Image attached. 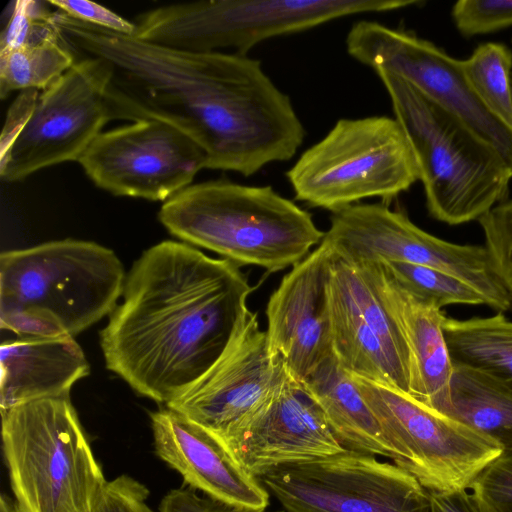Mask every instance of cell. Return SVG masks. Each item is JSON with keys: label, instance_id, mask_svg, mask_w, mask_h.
I'll return each mask as SVG.
<instances>
[{"label": "cell", "instance_id": "3957f363", "mask_svg": "<svg viewBox=\"0 0 512 512\" xmlns=\"http://www.w3.org/2000/svg\"><path fill=\"white\" fill-rule=\"evenodd\" d=\"M158 217L184 243L269 272L293 267L325 236L308 211L272 186L227 179L191 184L165 201Z\"/></svg>", "mask_w": 512, "mask_h": 512}, {"label": "cell", "instance_id": "7c38bea8", "mask_svg": "<svg viewBox=\"0 0 512 512\" xmlns=\"http://www.w3.org/2000/svg\"><path fill=\"white\" fill-rule=\"evenodd\" d=\"M285 512H427L410 473L352 450L276 467L259 478Z\"/></svg>", "mask_w": 512, "mask_h": 512}, {"label": "cell", "instance_id": "277c9868", "mask_svg": "<svg viewBox=\"0 0 512 512\" xmlns=\"http://www.w3.org/2000/svg\"><path fill=\"white\" fill-rule=\"evenodd\" d=\"M375 73L413 151L432 218L448 225L478 221L509 199L512 173L494 149L402 78Z\"/></svg>", "mask_w": 512, "mask_h": 512}, {"label": "cell", "instance_id": "30bf717a", "mask_svg": "<svg viewBox=\"0 0 512 512\" xmlns=\"http://www.w3.org/2000/svg\"><path fill=\"white\" fill-rule=\"evenodd\" d=\"M324 239L349 261H396L435 268L472 285L496 312L504 313L512 306L484 246L440 239L385 203H358L332 213Z\"/></svg>", "mask_w": 512, "mask_h": 512}, {"label": "cell", "instance_id": "d6986e66", "mask_svg": "<svg viewBox=\"0 0 512 512\" xmlns=\"http://www.w3.org/2000/svg\"><path fill=\"white\" fill-rule=\"evenodd\" d=\"M352 263L372 285L405 339L409 395L441 413L449 400L455 366L443 329L446 314L398 285L379 261Z\"/></svg>", "mask_w": 512, "mask_h": 512}, {"label": "cell", "instance_id": "f546056e", "mask_svg": "<svg viewBox=\"0 0 512 512\" xmlns=\"http://www.w3.org/2000/svg\"><path fill=\"white\" fill-rule=\"evenodd\" d=\"M492 271L512 298V199L478 220Z\"/></svg>", "mask_w": 512, "mask_h": 512}, {"label": "cell", "instance_id": "8992f818", "mask_svg": "<svg viewBox=\"0 0 512 512\" xmlns=\"http://www.w3.org/2000/svg\"><path fill=\"white\" fill-rule=\"evenodd\" d=\"M419 0H205L160 6L137 16L136 38L177 50L233 49L247 55L273 37L365 13L422 5Z\"/></svg>", "mask_w": 512, "mask_h": 512}, {"label": "cell", "instance_id": "9a60e30c", "mask_svg": "<svg viewBox=\"0 0 512 512\" xmlns=\"http://www.w3.org/2000/svg\"><path fill=\"white\" fill-rule=\"evenodd\" d=\"M287 373L282 359L271 354L257 313L248 310L219 359L164 406L224 445L267 403Z\"/></svg>", "mask_w": 512, "mask_h": 512}, {"label": "cell", "instance_id": "9c48e42d", "mask_svg": "<svg viewBox=\"0 0 512 512\" xmlns=\"http://www.w3.org/2000/svg\"><path fill=\"white\" fill-rule=\"evenodd\" d=\"M352 376L394 449V464L413 475L425 489H468L502 453L496 441L409 394Z\"/></svg>", "mask_w": 512, "mask_h": 512}, {"label": "cell", "instance_id": "d6a6232c", "mask_svg": "<svg viewBox=\"0 0 512 512\" xmlns=\"http://www.w3.org/2000/svg\"><path fill=\"white\" fill-rule=\"evenodd\" d=\"M149 491L128 475L108 481L92 512H154L148 505Z\"/></svg>", "mask_w": 512, "mask_h": 512}, {"label": "cell", "instance_id": "5b68a950", "mask_svg": "<svg viewBox=\"0 0 512 512\" xmlns=\"http://www.w3.org/2000/svg\"><path fill=\"white\" fill-rule=\"evenodd\" d=\"M2 447L19 512H92L107 484L70 397L1 411Z\"/></svg>", "mask_w": 512, "mask_h": 512}, {"label": "cell", "instance_id": "44dd1931", "mask_svg": "<svg viewBox=\"0 0 512 512\" xmlns=\"http://www.w3.org/2000/svg\"><path fill=\"white\" fill-rule=\"evenodd\" d=\"M320 406L345 450L379 455L395 461V452L353 376L335 354L321 362L302 382Z\"/></svg>", "mask_w": 512, "mask_h": 512}, {"label": "cell", "instance_id": "2e32d148", "mask_svg": "<svg viewBox=\"0 0 512 512\" xmlns=\"http://www.w3.org/2000/svg\"><path fill=\"white\" fill-rule=\"evenodd\" d=\"M332 257L333 248L323 238L284 275L267 303L269 350L300 382L334 354L329 305Z\"/></svg>", "mask_w": 512, "mask_h": 512}, {"label": "cell", "instance_id": "ffe728a7", "mask_svg": "<svg viewBox=\"0 0 512 512\" xmlns=\"http://www.w3.org/2000/svg\"><path fill=\"white\" fill-rule=\"evenodd\" d=\"M0 371V411H5L35 400L70 397L90 367L74 338L19 337L1 344Z\"/></svg>", "mask_w": 512, "mask_h": 512}, {"label": "cell", "instance_id": "484cf974", "mask_svg": "<svg viewBox=\"0 0 512 512\" xmlns=\"http://www.w3.org/2000/svg\"><path fill=\"white\" fill-rule=\"evenodd\" d=\"M331 269L345 286L361 316L378 336L393 365L409 387V352L396 321L357 267L334 250Z\"/></svg>", "mask_w": 512, "mask_h": 512}, {"label": "cell", "instance_id": "8fae6325", "mask_svg": "<svg viewBox=\"0 0 512 512\" xmlns=\"http://www.w3.org/2000/svg\"><path fill=\"white\" fill-rule=\"evenodd\" d=\"M348 54L375 72L382 69L413 86L494 149L512 173V129L495 118L468 84L461 60L412 31L374 20L353 23Z\"/></svg>", "mask_w": 512, "mask_h": 512}, {"label": "cell", "instance_id": "d590c367", "mask_svg": "<svg viewBox=\"0 0 512 512\" xmlns=\"http://www.w3.org/2000/svg\"><path fill=\"white\" fill-rule=\"evenodd\" d=\"M39 92L36 89L22 90L11 104L0 140V160L5 158L14 142L26 126L36 105Z\"/></svg>", "mask_w": 512, "mask_h": 512}, {"label": "cell", "instance_id": "e0dca14e", "mask_svg": "<svg viewBox=\"0 0 512 512\" xmlns=\"http://www.w3.org/2000/svg\"><path fill=\"white\" fill-rule=\"evenodd\" d=\"M223 446L258 479L282 465L345 451L312 394L288 373L267 403Z\"/></svg>", "mask_w": 512, "mask_h": 512}, {"label": "cell", "instance_id": "74e56055", "mask_svg": "<svg viewBox=\"0 0 512 512\" xmlns=\"http://www.w3.org/2000/svg\"><path fill=\"white\" fill-rule=\"evenodd\" d=\"M0 512H19L15 502L8 496L2 495L0 498Z\"/></svg>", "mask_w": 512, "mask_h": 512}, {"label": "cell", "instance_id": "cb8c5ba5", "mask_svg": "<svg viewBox=\"0 0 512 512\" xmlns=\"http://www.w3.org/2000/svg\"><path fill=\"white\" fill-rule=\"evenodd\" d=\"M454 364L482 371L512 387V321L504 313L469 319L444 318Z\"/></svg>", "mask_w": 512, "mask_h": 512}, {"label": "cell", "instance_id": "6da1fadb", "mask_svg": "<svg viewBox=\"0 0 512 512\" xmlns=\"http://www.w3.org/2000/svg\"><path fill=\"white\" fill-rule=\"evenodd\" d=\"M64 43L112 65L111 120H158L192 138L207 169L252 176L295 156L304 126L261 61L238 53L177 50L108 31L55 11Z\"/></svg>", "mask_w": 512, "mask_h": 512}, {"label": "cell", "instance_id": "ba28073f", "mask_svg": "<svg viewBox=\"0 0 512 512\" xmlns=\"http://www.w3.org/2000/svg\"><path fill=\"white\" fill-rule=\"evenodd\" d=\"M285 175L295 199L332 213L368 198L386 203L419 181L405 133L383 115L339 119Z\"/></svg>", "mask_w": 512, "mask_h": 512}, {"label": "cell", "instance_id": "1f68e13d", "mask_svg": "<svg viewBox=\"0 0 512 512\" xmlns=\"http://www.w3.org/2000/svg\"><path fill=\"white\" fill-rule=\"evenodd\" d=\"M470 488L486 512H512V452H502Z\"/></svg>", "mask_w": 512, "mask_h": 512}, {"label": "cell", "instance_id": "603a6c76", "mask_svg": "<svg viewBox=\"0 0 512 512\" xmlns=\"http://www.w3.org/2000/svg\"><path fill=\"white\" fill-rule=\"evenodd\" d=\"M512 452V387L464 365L454 366L449 400L441 412Z\"/></svg>", "mask_w": 512, "mask_h": 512}, {"label": "cell", "instance_id": "7a4b0ae2", "mask_svg": "<svg viewBox=\"0 0 512 512\" xmlns=\"http://www.w3.org/2000/svg\"><path fill=\"white\" fill-rule=\"evenodd\" d=\"M253 288L239 267L184 242L145 250L126 275L122 302L100 331L107 369L166 405L219 359L248 312Z\"/></svg>", "mask_w": 512, "mask_h": 512}, {"label": "cell", "instance_id": "8d00e7d4", "mask_svg": "<svg viewBox=\"0 0 512 512\" xmlns=\"http://www.w3.org/2000/svg\"><path fill=\"white\" fill-rule=\"evenodd\" d=\"M427 497V512H486L477 496L464 488L427 490Z\"/></svg>", "mask_w": 512, "mask_h": 512}, {"label": "cell", "instance_id": "d4e9b609", "mask_svg": "<svg viewBox=\"0 0 512 512\" xmlns=\"http://www.w3.org/2000/svg\"><path fill=\"white\" fill-rule=\"evenodd\" d=\"M75 62L62 38L0 53V97L16 90H46Z\"/></svg>", "mask_w": 512, "mask_h": 512}, {"label": "cell", "instance_id": "4dcf8cb0", "mask_svg": "<svg viewBox=\"0 0 512 512\" xmlns=\"http://www.w3.org/2000/svg\"><path fill=\"white\" fill-rule=\"evenodd\" d=\"M451 16L465 37L494 33L512 26V0H460Z\"/></svg>", "mask_w": 512, "mask_h": 512}, {"label": "cell", "instance_id": "e575fe53", "mask_svg": "<svg viewBox=\"0 0 512 512\" xmlns=\"http://www.w3.org/2000/svg\"><path fill=\"white\" fill-rule=\"evenodd\" d=\"M157 512H266V510L228 505L205 495L200 496L196 490L188 486L170 490L162 498Z\"/></svg>", "mask_w": 512, "mask_h": 512}, {"label": "cell", "instance_id": "836d02e7", "mask_svg": "<svg viewBox=\"0 0 512 512\" xmlns=\"http://www.w3.org/2000/svg\"><path fill=\"white\" fill-rule=\"evenodd\" d=\"M56 10L83 23L116 32L135 36L136 26L112 10L87 0H49Z\"/></svg>", "mask_w": 512, "mask_h": 512}, {"label": "cell", "instance_id": "83f0119b", "mask_svg": "<svg viewBox=\"0 0 512 512\" xmlns=\"http://www.w3.org/2000/svg\"><path fill=\"white\" fill-rule=\"evenodd\" d=\"M379 262L398 285L439 309L452 304L486 305L476 288L452 274L405 262Z\"/></svg>", "mask_w": 512, "mask_h": 512}, {"label": "cell", "instance_id": "5bb4252c", "mask_svg": "<svg viewBox=\"0 0 512 512\" xmlns=\"http://www.w3.org/2000/svg\"><path fill=\"white\" fill-rule=\"evenodd\" d=\"M77 162L102 190L163 202L207 169L204 150L180 129L158 120L101 132Z\"/></svg>", "mask_w": 512, "mask_h": 512}, {"label": "cell", "instance_id": "4fadbf2b", "mask_svg": "<svg viewBox=\"0 0 512 512\" xmlns=\"http://www.w3.org/2000/svg\"><path fill=\"white\" fill-rule=\"evenodd\" d=\"M112 73L106 59L82 57L39 93L26 126L0 160L1 179L20 181L46 167L78 161L110 121L105 96Z\"/></svg>", "mask_w": 512, "mask_h": 512}, {"label": "cell", "instance_id": "ac0fdd59", "mask_svg": "<svg viewBox=\"0 0 512 512\" xmlns=\"http://www.w3.org/2000/svg\"><path fill=\"white\" fill-rule=\"evenodd\" d=\"M150 419L156 454L189 487L228 505L266 510L267 489L207 430L166 406Z\"/></svg>", "mask_w": 512, "mask_h": 512}, {"label": "cell", "instance_id": "7402d4cb", "mask_svg": "<svg viewBox=\"0 0 512 512\" xmlns=\"http://www.w3.org/2000/svg\"><path fill=\"white\" fill-rule=\"evenodd\" d=\"M329 305L333 352L342 368L352 375L409 394L408 384L393 365L382 342L361 316L345 286L332 269Z\"/></svg>", "mask_w": 512, "mask_h": 512}, {"label": "cell", "instance_id": "4316f807", "mask_svg": "<svg viewBox=\"0 0 512 512\" xmlns=\"http://www.w3.org/2000/svg\"><path fill=\"white\" fill-rule=\"evenodd\" d=\"M464 76L483 106L512 129V51L502 43L478 45L461 60Z\"/></svg>", "mask_w": 512, "mask_h": 512}, {"label": "cell", "instance_id": "52a82bcc", "mask_svg": "<svg viewBox=\"0 0 512 512\" xmlns=\"http://www.w3.org/2000/svg\"><path fill=\"white\" fill-rule=\"evenodd\" d=\"M126 275L115 252L62 239L0 254V311L31 309L74 338L110 315Z\"/></svg>", "mask_w": 512, "mask_h": 512}, {"label": "cell", "instance_id": "f1b7e54d", "mask_svg": "<svg viewBox=\"0 0 512 512\" xmlns=\"http://www.w3.org/2000/svg\"><path fill=\"white\" fill-rule=\"evenodd\" d=\"M47 2L16 1L0 36V53L61 38Z\"/></svg>", "mask_w": 512, "mask_h": 512}]
</instances>
